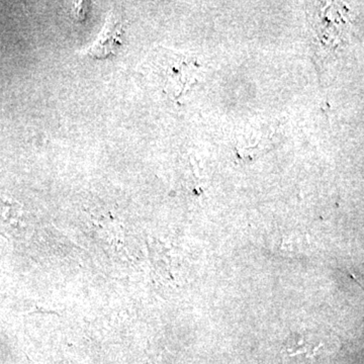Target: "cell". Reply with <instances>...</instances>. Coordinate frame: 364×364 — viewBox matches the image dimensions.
<instances>
[{
	"label": "cell",
	"mask_w": 364,
	"mask_h": 364,
	"mask_svg": "<svg viewBox=\"0 0 364 364\" xmlns=\"http://www.w3.org/2000/svg\"><path fill=\"white\" fill-rule=\"evenodd\" d=\"M157 76L164 92L172 98L178 97L193 82V66L183 55L163 50L154 61Z\"/></svg>",
	"instance_id": "cell-1"
},
{
	"label": "cell",
	"mask_w": 364,
	"mask_h": 364,
	"mask_svg": "<svg viewBox=\"0 0 364 364\" xmlns=\"http://www.w3.org/2000/svg\"><path fill=\"white\" fill-rule=\"evenodd\" d=\"M124 28L116 14L112 13L107 21L104 31L87 51L93 59H105L116 54L123 42Z\"/></svg>",
	"instance_id": "cell-2"
}]
</instances>
